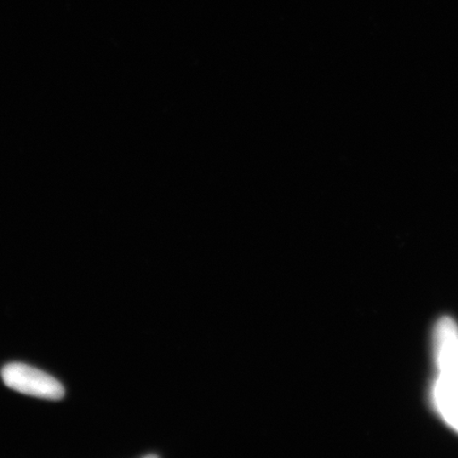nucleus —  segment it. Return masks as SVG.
<instances>
[{"label":"nucleus","mask_w":458,"mask_h":458,"mask_svg":"<svg viewBox=\"0 0 458 458\" xmlns=\"http://www.w3.org/2000/svg\"><path fill=\"white\" fill-rule=\"evenodd\" d=\"M435 347L440 376L458 380V328L454 319L439 320L435 330Z\"/></svg>","instance_id":"f03ea898"},{"label":"nucleus","mask_w":458,"mask_h":458,"mask_svg":"<svg viewBox=\"0 0 458 458\" xmlns=\"http://www.w3.org/2000/svg\"><path fill=\"white\" fill-rule=\"evenodd\" d=\"M2 377L9 388L28 396L60 400L65 394L64 386L55 377L26 364L10 363L4 366Z\"/></svg>","instance_id":"f257e3e1"},{"label":"nucleus","mask_w":458,"mask_h":458,"mask_svg":"<svg viewBox=\"0 0 458 458\" xmlns=\"http://www.w3.org/2000/svg\"><path fill=\"white\" fill-rule=\"evenodd\" d=\"M434 398L445 420L458 431V380L440 376Z\"/></svg>","instance_id":"7ed1b4c3"}]
</instances>
